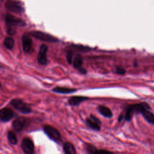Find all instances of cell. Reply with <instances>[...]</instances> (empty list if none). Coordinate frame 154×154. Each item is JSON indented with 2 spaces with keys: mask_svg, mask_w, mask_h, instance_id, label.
Wrapping results in <instances>:
<instances>
[{
  "mask_svg": "<svg viewBox=\"0 0 154 154\" xmlns=\"http://www.w3.org/2000/svg\"><path fill=\"white\" fill-rule=\"evenodd\" d=\"M1 84H0V88H1Z\"/></svg>",
  "mask_w": 154,
  "mask_h": 154,
  "instance_id": "obj_28",
  "label": "cell"
},
{
  "mask_svg": "<svg viewBox=\"0 0 154 154\" xmlns=\"http://www.w3.org/2000/svg\"><path fill=\"white\" fill-rule=\"evenodd\" d=\"M7 32L9 35L10 36H13L16 33V30L14 28H11V27H7Z\"/></svg>",
  "mask_w": 154,
  "mask_h": 154,
  "instance_id": "obj_25",
  "label": "cell"
},
{
  "mask_svg": "<svg viewBox=\"0 0 154 154\" xmlns=\"http://www.w3.org/2000/svg\"><path fill=\"white\" fill-rule=\"evenodd\" d=\"M29 123V119L25 117H19L12 123V127L15 131L19 132L23 130Z\"/></svg>",
  "mask_w": 154,
  "mask_h": 154,
  "instance_id": "obj_6",
  "label": "cell"
},
{
  "mask_svg": "<svg viewBox=\"0 0 154 154\" xmlns=\"http://www.w3.org/2000/svg\"><path fill=\"white\" fill-rule=\"evenodd\" d=\"M115 73L118 75H125L126 73V70L122 67L118 66L116 68Z\"/></svg>",
  "mask_w": 154,
  "mask_h": 154,
  "instance_id": "obj_24",
  "label": "cell"
},
{
  "mask_svg": "<svg viewBox=\"0 0 154 154\" xmlns=\"http://www.w3.org/2000/svg\"><path fill=\"white\" fill-rule=\"evenodd\" d=\"M73 52L70 50H67L66 52V60L69 64H72V57H73Z\"/></svg>",
  "mask_w": 154,
  "mask_h": 154,
  "instance_id": "obj_23",
  "label": "cell"
},
{
  "mask_svg": "<svg viewBox=\"0 0 154 154\" xmlns=\"http://www.w3.org/2000/svg\"><path fill=\"white\" fill-rule=\"evenodd\" d=\"M3 44L7 49H12L15 45L14 39L11 37H7L5 38Z\"/></svg>",
  "mask_w": 154,
  "mask_h": 154,
  "instance_id": "obj_21",
  "label": "cell"
},
{
  "mask_svg": "<svg viewBox=\"0 0 154 154\" xmlns=\"http://www.w3.org/2000/svg\"><path fill=\"white\" fill-rule=\"evenodd\" d=\"M89 119H90L91 120H92L93 121H94L95 122H96V123H98V125H101V122L100 120H99L98 117H96V116H95L94 115H90V118H89Z\"/></svg>",
  "mask_w": 154,
  "mask_h": 154,
  "instance_id": "obj_26",
  "label": "cell"
},
{
  "mask_svg": "<svg viewBox=\"0 0 154 154\" xmlns=\"http://www.w3.org/2000/svg\"><path fill=\"white\" fill-rule=\"evenodd\" d=\"M22 148L25 154H33L34 145L33 141L29 138H25L22 142Z\"/></svg>",
  "mask_w": 154,
  "mask_h": 154,
  "instance_id": "obj_10",
  "label": "cell"
},
{
  "mask_svg": "<svg viewBox=\"0 0 154 154\" xmlns=\"http://www.w3.org/2000/svg\"><path fill=\"white\" fill-rule=\"evenodd\" d=\"M15 115V112L9 108L5 107L0 110V120L3 122L10 121Z\"/></svg>",
  "mask_w": 154,
  "mask_h": 154,
  "instance_id": "obj_9",
  "label": "cell"
},
{
  "mask_svg": "<svg viewBox=\"0 0 154 154\" xmlns=\"http://www.w3.org/2000/svg\"><path fill=\"white\" fill-rule=\"evenodd\" d=\"M1 67H1V66H0V69H1Z\"/></svg>",
  "mask_w": 154,
  "mask_h": 154,
  "instance_id": "obj_29",
  "label": "cell"
},
{
  "mask_svg": "<svg viewBox=\"0 0 154 154\" xmlns=\"http://www.w3.org/2000/svg\"><path fill=\"white\" fill-rule=\"evenodd\" d=\"M29 35L37 39H39V40H40L42 41L46 42L56 43V42H59V40L57 37H55L48 33H45L43 31H31L29 33Z\"/></svg>",
  "mask_w": 154,
  "mask_h": 154,
  "instance_id": "obj_2",
  "label": "cell"
},
{
  "mask_svg": "<svg viewBox=\"0 0 154 154\" xmlns=\"http://www.w3.org/2000/svg\"><path fill=\"white\" fill-rule=\"evenodd\" d=\"M146 109H151L150 105L146 102L138 103L129 105L126 109V113L124 119L126 121H131L134 114L141 113L143 111Z\"/></svg>",
  "mask_w": 154,
  "mask_h": 154,
  "instance_id": "obj_1",
  "label": "cell"
},
{
  "mask_svg": "<svg viewBox=\"0 0 154 154\" xmlns=\"http://www.w3.org/2000/svg\"><path fill=\"white\" fill-rule=\"evenodd\" d=\"M6 8L10 12L20 14L24 12V7L22 5V3L21 1H13V0H9L5 3Z\"/></svg>",
  "mask_w": 154,
  "mask_h": 154,
  "instance_id": "obj_5",
  "label": "cell"
},
{
  "mask_svg": "<svg viewBox=\"0 0 154 154\" xmlns=\"http://www.w3.org/2000/svg\"><path fill=\"white\" fill-rule=\"evenodd\" d=\"M63 150L65 154H76V149L73 144L70 142H66L64 144Z\"/></svg>",
  "mask_w": 154,
  "mask_h": 154,
  "instance_id": "obj_17",
  "label": "cell"
},
{
  "mask_svg": "<svg viewBox=\"0 0 154 154\" xmlns=\"http://www.w3.org/2000/svg\"><path fill=\"white\" fill-rule=\"evenodd\" d=\"M5 21L7 27L15 28V27H22L26 25V23L24 21L11 14L6 15Z\"/></svg>",
  "mask_w": 154,
  "mask_h": 154,
  "instance_id": "obj_4",
  "label": "cell"
},
{
  "mask_svg": "<svg viewBox=\"0 0 154 154\" xmlns=\"http://www.w3.org/2000/svg\"><path fill=\"white\" fill-rule=\"evenodd\" d=\"M22 41L24 51L27 53L30 52L32 50L33 45V42L31 39L28 35L24 34L22 37Z\"/></svg>",
  "mask_w": 154,
  "mask_h": 154,
  "instance_id": "obj_11",
  "label": "cell"
},
{
  "mask_svg": "<svg viewBox=\"0 0 154 154\" xmlns=\"http://www.w3.org/2000/svg\"><path fill=\"white\" fill-rule=\"evenodd\" d=\"M69 48V49L72 51H80L83 52H87L91 50L90 48L84 46L83 45H71Z\"/></svg>",
  "mask_w": 154,
  "mask_h": 154,
  "instance_id": "obj_18",
  "label": "cell"
},
{
  "mask_svg": "<svg viewBox=\"0 0 154 154\" xmlns=\"http://www.w3.org/2000/svg\"><path fill=\"white\" fill-rule=\"evenodd\" d=\"M43 130L50 139L55 141H58L61 139V134L60 132L55 128L50 125H45L43 128Z\"/></svg>",
  "mask_w": 154,
  "mask_h": 154,
  "instance_id": "obj_7",
  "label": "cell"
},
{
  "mask_svg": "<svg viewBox=\"0 0 154 154\" xmlns=\"http://www.w3.org/2000/svg\"><path fill=\"white\" fill-rule=\"evenodd\" d=\"M86 148L87 152L90 154H114L113 152L107 150L96 149L95 146L90 144H86Z\"/></svg>",
  "mask_w": 154,
  "mask_h": 154,
  "instance_id": "obj_12",
  "label": "cell"
},
{
  "mask_svg": "<svg viewBox=\"0 0 154 154\" xmlns=\"http://www.w3.org/2000/svg\"><path fill=\"white\" fill-rule=\"evenodd\" d=\"M10 105L16 110L24 114H28L31 113L30 107L20 99H13L10 101Z\"/></svg>",
  "mask_w": 154,
  "mask_h": 154,
  "instance_id": "obj_3",
  "label": "cell"
},
{
  "mask_svg": "<svg viewBox=\"0 0 154 154\" xmlns=\"http://www.w3.org/2000/svg\"><path fill=\"white\" fill-rule=\"evenodd\" d=\"M124 119V116L122 114H120V116H119V119H118V120H119V122H122V120H123V119Z\"/></svg>",
  "mask_w": 154,
  "mask_h": 154,
  "instance_id": "obj_27",
  "label": "cell"
},
{
  "mask_svg": "<svg viewBox=\"0 0 154 154\" xmlns=\"http://www.w3.org/2000/svg\"><path fill=\"white\" fill-rule=\"evenodd\" d=\"M76 91V89L67 88L64 87H56L52 89V92L60 94H70Z\"/></svg>",
  "mask_w": 154,
  "mask_h": 154,
  "instance_id": "obj_14",
  "label": "cell"
},
{
  "mask_svg": "<svg viewBox=\"0 0 154 154\" xmlns=\"http://www.w3.org/2000/svg\"><path fill=\"white\" fill-rule=\"evenodd\" d=\"M86 123L88 127H89L90 128H91L93 130H95V131H100L101 130L100 125L89 118L86 119Z\"/></svg>",
  "mask_w": 154,
  "mask_h": 154,
  "instance_id": "obj_20",
  "label": "cell"
},
{
  "mask_svg": "<svg viewBox=\"0 0 154 154\" xmlns=\"http://www.w3.org/2000/svg\"><path fill=\"white\" fill-rule=\"evenodd\" d=\"M98 110L101 114L107 118H111L113 117V113L111 110L106 106L99 105L98 107Z\"/></svg>",
  "mask_w": 154,
  "mask_h": 154,
  "instance_id": "obj_16",
  "label": "cell"
},
{
  "mask_svg": "<svg viewBox=\"0 0 154 154\" xmlns=\"http://www.w3.org/2000/svg\"><path fill=\"white\" fill-rule=\"evenodd\" d=\"M89 98L85 96H73L69 98L68 100V102L69 105L71 106H77L80 105L83 102L88 100Z\"/></svg>",
  "mask_w": 154,
  "mask_h": 154,
  "instance_id": "obj_13",
  "label": "cell"
},
{
  "mask_svg": "<svg viewBox=\"0 0 154 154\" xmlns=\"http://www.w3.org/2000/svg\"><path fill=\"white\" fill-rule=\"evenodd\" d=\"M7 137L9 142L12 144H16L18 143V138L13 131H9L7 134Z\"/></svg>",
  "mask_w": 154,
  "mask_h": 154,
  "instance_id": "obj_22",
  "label": "cell"
},
{
  "mask_svg": "<svg viewBox=\"0 0 154 154\" xmlns=\"http://www.w3.org/2000/svg\"><path fill=\"white\" fill-rule=\"evenodd\" d=\"M83 63V59L80 55H78L74 58L73 61V66L75 69L80 70L81 67H82Z\"/></svg>",
  "mask_w": 154,
  "mask_h": 154,
  "instance_id": "obj_19",
  "label": "cell"
},
{
  "mask_svg": "<svg viewBox=\"0 0 154 154\" xmlns=\"http://www.w3.org/2000/svg\"><path fill=\"white\" fill-rule=\"evenodd\" d=\"M151 109H146L141 112V114L146 120L150 124H154V115L150 111Z\"/></svg>",
  "mask_w": 154,
  "mask_h": 154,
  "instance_id": "obj_15",
  "label": "cell"
},
{
  "mask_svg": "<svg viewBox=\"0 0 154 154\" xmlns=\"http://www.w3.org/2000/svg\"><path fill=\"white\" fill-rule=\"evenodd\" d=\"M48 48L45 44H42L40 47V49L37 55V62L39 64L44 66L48 64Z\"/></svg>",
  "mask_w": 154,
  "mask_h": 154,
  "instance_id": "obj_8",
  "label": "cell"
}]
</instances>
